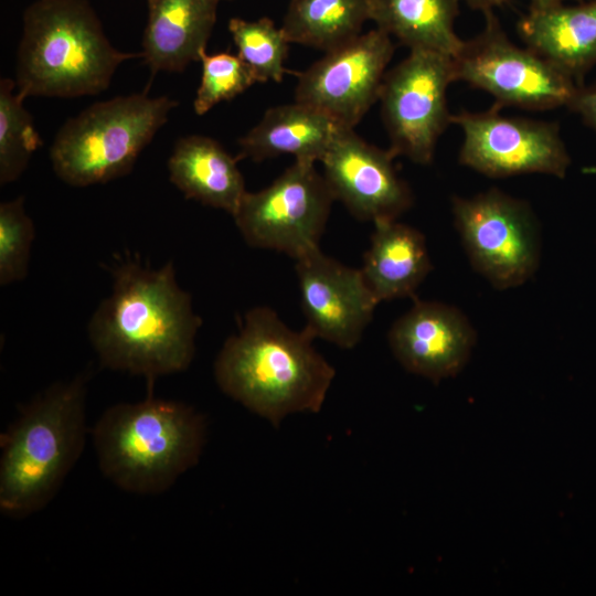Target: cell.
Instances as JSON below:
<instances>
[{
    "label": "cell",
    "mask_w": 596,
    "mask_h": 596,
    "mask_svg": "<svg viewBox=\"0 0 596 596\" xmlns=\"http://www.w3.org/2000/svg\"><path fill=\"white\" fill-rule=\"evenodd\" d=\"M201 318L183 290L172 262L152 269L126 260L114 270L113 288L88 322V338L108 369L153 381L182 372L195 353Z\"/></svg>",
    "instance_id": "obj_1"
},
{
    "label": "cell",
    "mask_w": 596,
    "mask_h": 596,
    "mask_svg": "<svg viewBox=\"0 0 596 596\" xmlns=\"http://www.w3.org/2000/svg\"><path fill=\"white\" fill-rule=\"evenodd\" d=\"M313 339L305 328L290 329L272 308L254 307L221 348L215 381L224 394L275 426L296 413H317L336 371Z\"/></svg>",
    "instance_id": "obj_2"
},
{
    "label": "cell",
    "mask_w": 596,
    "mask_h": 596,
    "mask_svg": "<svg viewBox=\"0 0 596 596\" xmlns=\"http://www.w3.org/2000/svg\"><path fill=\"white\" fill-rule=\"evenodd\" d=\"M87 375L56 382L21 408L0 437V511L24 518L43 509L86 441Z\"/></svg>",
    "instance_id": "obj_3"
},
{
    "label": "cell",
    "mask_w": 596,
    "mask_h": 596,
    "mask_svg": "<svg viewBox=\"0 0 596 596\" xmlns=\"http://www.w3.org/2000/svg\"><path fill=\"white\" fill-rule=\"evenodd\" d=\"M92 436L107 479L128 492L158 494L198 464L206 424L193 407L149 391L143 401L108 407Z\"/></svg>",
    "instance_id": "obj_4"
},
{
    "label": "cell",
    "mask_w": 596,
    "mask_h": 596,
    "mask_svg": "<svg viewBox=\"0 0 596 596\" xmlns=\"http://www.w3.org/2000/svg\"><path fill=\"white\" fill-rule=\"evenodd\" d=\"M22 21L14 81L25 98L99 94L120 64L141 57L109 42L87 0H36Z\"/></svg>",
    "instance_id": "obj_5"
},
{
    "label": "cell",
    "mask_w": 596,
    "mask_h": 596,
    "mask_svg": "<svg viewBox=\"0 0 596 596\" xmlns=\"http://www.w3.org/2000/svg\"><path fill=\"white\" fill-rule=\"evenodd\" d=\"M178 105L168 96L147 93L91 105L57 131L50 148L55 174L79 188L128 174Z\"/></svg>",
    "instance_id": "obj_6"
},
{
    "label": "cell",
    "mask_w": 596,
    "mask_h": 596,
    "mask_svg": "<svg viewBox=\"0 0 596 596\" xmlns=\"http://www.w3.org/2000/svg\"><path fill=\"white\" fill-rule=\"evenodd\" d=\"M483 15L482 31L453 57L456 81L485 91L499 108L566 107L581 85L532 49L513 43L493 11Z\"/></svg>",
    "instance_id": "obj_7"
},
{
    "label": "cell",
    "mask_w": 596,
    "mask_h": 596,
    "mask_svg": "<svg viewBox=\"0 0 596 596\" xmlns=\"http://www.w3.org/2000/svg\"><path fill=\"white\" fill-rule=\"evenodd\" d=\"M333 201L315 162L295 160L268 187L246 191L232 216L249 246L296 260L320 248Z\"/></svg>",
    "instance_id": "obj_8"
},
{
    "label": "cell",
    "mask_w": 596,
    "mask_h": 596,
    "mask_svg": "<svg viewBox=\"0 0 596 596\" xmlns=\"http://www.w3.org/2000/svg\"><path fill=\"white\" fill-rule=\"evenodd\" d=\"M451 211L471 265L492 286L513 288L532 277L541 236L526 201L492 188L471 198L454 196Z\"/></svg>",
    "instance_id": "obj_9"
},
{
    "label": "cell",
    "mask_w": 596,
    "mask_h": 596,
    "mask_svg": "<svg viewBox=\"0 0 596 596\" xmlns=\"http://www.w3.org/2000/svg\"><path fill=\"white\" fill-rule=\"evenodd\" d=\"M454 82L453 57L427 50H409L386 72L379 100L395 157L423 166L433 161L439 137L453 124L447 89Z\"/></svg>",
    "instance_id": "obj_10"
},
{
    "label": "cell",
    "mask_w": 596,
    "mask_h": 596,
    "mask_svg": "<svg viewBox=\"0 0 596 596\" xmlns=\"http://www.w3.org/2000/svg\"><path fill=\"white\" fill-rule=\"evenodd\" d=\"M498 106L453 115L464 140L459 162L490 178L543 173L564 179L571 157L554 121L500 114Z\"/></svg>",
    "instance_id": "obj_11"
},
{
    "label": "cell",
    "mask_w": 596,
    "mask_h": 596,
    "mask_svg": "<svg viewBox=\"0 0 596 596\" xmlns=\"http://www.w3.org/2000/svg\"><path fill=\"white\" fill-rule=\"evenodd\" d=\"M392 36L380 29L361 33L326 52L298 75L295 100L308 105L343 128H354L379 100L394 54Z\"/></svg>",
    "instance_id": "obj_12"
},
{
    "label": "cell",
    "mask_w": 596,
    "mask_h": 596,
    "mask_svg": "<svg viewBox=\"0 0 596 596\" xmlns=\"http://www.w3.org/2000/svg\"><path fill=\"white\" fill-rule=\"evenodd\" d=\"M390 149L366 142L353 128H340L321 159L334 196L361 221L396 220L413 204L408 184L398 175Z\"/></svg>",
    "instance_id": "obj_13"
},
{
    "label": "cell",
    "mask_w": 596,
    "mask_h": 596,
    "mask_svg": "<svg viewBox=\"0 0 596 596\" xmlns=\"http://www.w3.org/2000/svg\"><path fill=\"white\" fill-rule=\"evenodd\" d=\"M305 329L343 349L354 348L380 304L361 269L327 256L320 248L296 259Z\"/></svg>",
    "instance_id": "obj_14"
},
{
    "label": "cell",
    "mask_w": 596,
    "mask_h": 596,
    "mask_svg": "<svg viewBox=\"0 0 596 596\" xmlns=\"http://www.w3.org/2000/svg\"><path fill=\"white\" fill-rule=\"evenodd\" d=\"M387 339L394 356L406 371L439 382L465 368L476 333L457 308L415 300L392 324Z\"/></svg>",
    "instance_id": "obj_15"
},
{
    "label": "cell",
    "mask_w": 596,
    "mask_h": 596,
    "mask_svg": "<svg viewBox=\"0 0 596 596\" xmlns=\"http://www.w3.org/2000/svg\"><path fill=\"white\" fill-rule=\"evenodd\" d=\"M518 33L525 46L578 85L596 66V0L530 9L519 20Z\"/></svg>",
    "instance_id": "obj_16"
},
{
    "label": "cell",
    "mask_w": 596,
    "mask_h": 596,
    "mask_svg": "<svg viewBox=\"0 0 596 596\" xmlns=\"http://www.w3.org/2000/svg\"><path fill=\"white\" fill-rule=\"evenodd\" d=\"M141 57L152 74L182 72L200 61L214 28L220 0H147Z\"/></svg>",
    "instance_id": "obj_17"
},
{
    "label": "cell",
    "mask_w": 596,
    "mask_h": 596,
    "mask_svg": "<svg viewBox=\"0 0 596 596\" xmlns=\"http://www.w3.org/2000/svg\"><path fill=\"white\" fill-rule=\"evenodd\" d=\"M238 160L210 137L185 136L168 160L170 181L187 199L233 215L246 193Z\"/></svg>",
    "instance_id": "obj_18"
},
{
    "label": "cell",
    "mask_w": 596,
    "mask_h": 596,
    "mask_svg": "<svg viewBox=\"0 0 596 596\" xmlns=\"http://www.w3.org/2000/svg\"><path fill=\"white\" fill-rule=\"evenodd\" d=\"M340 128L323 113L296 100L275 106L238 139L237 157L259 162L291 155L295 160L321 161Z\"/></svg>",
    "instance_id": "obj_19"
},
{
    "label": "cell",
    "mask_w": 596,
    "mask_h": 596,
    "mask_svg": "<svg viewBox=\"0 0 596 596\" xmlns=\"http://www.w3.org/2000/svg\"><path fill=\"white\" fill-rule=\"evenodd\" d=\"M373 224L361 268L368 286L379 302L414 296L432 270L424 235L396 220Z\"/></svg>",
    "instance_id": "obj_20"
},
{
    "label": "cell",
    "mask_w": 596,
    "mask_h": 596,
    "mask_svg": "<svg viewBox=\"0 0 596 596\" xmlns=\"http://www.w3.org/2000/svg\"><path fill=\"white\" fill-rule=\"evenodd\" d=\"M461 0H370V20L409 50L454 57L464 40L455 31Z\"/></svg>",
    "instance_id": "obj_21"
},
{
    "label": "cell",
    "mask_w": 596,
    "mask_h": 596,
    "mask_svg": "<svg viewBox=\"0 0 596 596\" xmlns=\"http://www.w3.org/2000/svg\"><path fill=\"white\" fill-rule=\"evenodd\" d=\"M370 0H290L281 29L290 43L324 52L361 34Z\"/></svg>",
    "instance_id": "obj_22"
},
{
    "label": "cell",
    "mask_w": 596,
    "mask_h": 596,
    "mask_svg": "<svg viewBox=\"0 0 596 596\" xmlns=\"http://www.w3.org/2000/svg\"><path fill=\"white\" fill-rule=\"evenodd\" d=\"M25 97L14 79L0 81V183L15 181L26 169L32 155L42 146L33 118L24 107Z\"/></svg>",
    "instance_id": "obj_23"
},
{
    "label": "cell",
    "mask_w": 596,
    "mask_h": 596,
    "mask_svg": "<svg viewBox=\"0 0 596 596\" xmlns=\"http://www.w3.org/2000/svg\"><path fill=\"white\" fill-rule=\"evenodd\" d=\"M228 31L237 47V55L249 67L257 83L283 81L290 42L281 26L277 28L269 18H232Z\"/></svg>",
    "instance_id": "obj_24"
},
{
    "label": "cell",
    "mask_w": 596,
    "mask_h": 596,
    "mask_svg": "<svg viewBox=\"0 0 596 596\" xmlns=\"http://www.w3.org/2000/svg\"><path fill=\"white\" fill-rule=\"evenodd\" d=\"M34 225L18 196L0 204V284L23 280L29 273Z\"/></svg>",
    "instance_id": "obj_25"
},
{
    "label": "cell",
    "mask_w": 596,
    "mask_h": 596,
    "mask_svg": "<svg viewBox=\"0 0 596 596\" xmlns=\"http://www.w3.org/2000/svg\"><path fill=\"white\" fill-rule=\"evenodd\" d=\"M200 61L202 75L193 103L198 115L206 114L219 103L236 97L257 83L238 55L226 52L207 54L204 51Z\"/></svg>",
    "instance_id": "obj_26"
},
{
    "label": "cell",
    "mask_w": 596,
    "mask_h": 596,
    "mask_svg": "<svg viewBox=\"0 0 596 596\" xmlns=\"http://www.w3.org/2000/svg\"><path fill=\"white\" fill-rule=\"evenodd\" d=\"M566 107L596 134V82L578 86Z\"/></svg>",
    "instance_id": "obj_27"
},
{
    "label": "cell",
    "mask_w": 596,
    "mask_h": 596,
    "mask_svg": "<svg viewBox=\"0 0 596 596\" xmlns=\"http://www.w3.org/2000/svg\"><path fill=\"white\" fill-rule=\"evenodd\" d=\"M465 1L471 9L479 10L482 13L493 11L496 8H501L510 2V0H461Z\"/></svg>",
    "instance_id": "obj_28"
},
{
    "label": "cell",
    "mask_w": 596,
    "mask_h": 596,
    "mask_svg": "<svg viewBox=\"0 0 596 596\" xmlns=\"http://www.w3.org/2000/svg\"><path fill=\"white\" fill-rule=\"evenodd\" d=\"M529 1H530V9H544V8L564 3V1L566 0H529ZM576 1H584V0H576Z\"/></svg>",
    "instance_id": "obj_29"
},
{
    "label": "cell",
    "mask_w": 596,
    "mask_h": 596,
    "mask_svg": "<svg viewBox=\"0 0 596 596\" xmlns=\"http://www.w3.org/2000/svg\"><path fill=\"white\" fill-rule=\"evenodd\" d=\"M587 172H590V173H595L596 172V168H589L586 170Z\"/></svg>",
    "instance_id": "obj_30"
}]
</instances>
